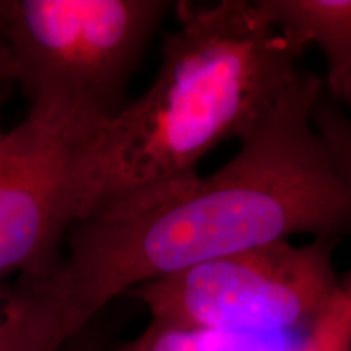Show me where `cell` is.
Wrapping results in <instances>:
<instances>
[{
    "instance_id": "cell-1",
    "label": "cell",
    "mask_w": 351,
    "mask_h": 351,
    "mask_svg": "<svg viewBox=\"0 0 351 351\" xmlns=\"http://www.w3.org/2000/svg\"><path fill=\"white\" fill-rule=\"evenodd\" d=\"M322 93V80L301 70L213 174L150 207L70 228L67 257L46 282L73 333L116 298L202 262L300 234L351 236V184L313 122Z\"/></svg>"
},
{
    "instance_id": "cell-10",
    "label": "cell",
    "mask_w": 351,
    "mask_h": 351,
    "mask_svg": "<svg viewBox=\"0 0 351 351\" xmlns=\"http://www.w3.org/2000/svg\"><path fill=\"white\" fill-rule=\"evenodd\" d=\"M313 122L337 169L351 184V116L324 90L314 108Z\"/></svg>"
},
{
    "instance_id": "cell-13",
    "label": "cell",
    "mask_w": 351,
    "mask_h": 351,
    "mask_svg": "<svg viewBox=\"0 0 351 351\" xmlns=\"http://www.w3.org/2000/svg\"><path fill=\"white\" fill-rule=\"evenodd\" d=\"M7 2H8V0H0V38H2L3 25H5V15H7Z\"/></svg>"
},
{
    "instance_id": "cell-4",
    "label": "cell",
    "mask_w": 351,
    "mask_h": 351,
    "mask_svg": "<svg viewBox=\"0 0 351 351\" xmlns=\"http://www.w3.org/2000/svg\"><path fill=\"white\" fill-rule=\"evenodd\" d=\"M335 244L314 238L306 244L280 239L254 245L145 283L129 295L158 326L298 335L313 328L340 287Z\"/></svg>"
},
{
    "instance_id": "cell-6",
    "label": "cell",
    "mask_w": 351,
    "mask_h": 351,
    "mask_svg": "<svg viewBox=\"0 0 351 351\" xmlns=\"http://www.w3.org/2000/svg\"><path fill=\"white\" fill-rule=\"evenodd\" d=\"M257 10L301 57L317 46L327 96L351 109V0H254Z\"/></svg>"
},
{
    "instance_id": "cell-9",
    "label": "cell",
    "mask_w": 351,
    "mask_h": 351,
    "mask_svg": "<svg viewBox=\"0 0 351 351\" xmlns=\"http://www.w3.org/2000/svg\"><path fill=\"white\" fill-rule=\"evenodd\" d=\"M301 351H351V269L324 314L307 332Z\"/></svg>"
},
{
    "instance_id": "cell-12",
    "label": "cell",
    "mask_w": 351,
    "mask_h": 351,
    "mask_svg": "<svg viewBox=\"0 0 351 351\" xmlns=\"http://www.w3.org/2000/svg\"><path fill=\"white\" fill-rule=\"evenodd\" d=\"M12 83H15V70H13V62L7 44L0 38V103H2L3 91ZM3 134H5V130H2V127H0V137Z\"/></svg>"
},
{
    "instance_id": "cell-11",
    "label": "cell",
    "mask_w": 351,
    "mask_h": 351,
    "mask_svg": "<svg viewBox=\"0 0 351 351\" xmlns=\"http://www.w3.org/2000/svg\"><path fill=\"white\" fill-rule=\"evenodd\" d=\"M64 351H103V340H101V332L95 330L93 322L77 335L70 343L65 346Z\"/></svg>"
},
{
    "instance_id": "cell-8",
    "label": "cell",
    "mask_w": 351,
    "mask_h": 351,
    "mask_svg": "<svg viewBox=\"0 0 351 351\" xmlns=\"http://www.w3.org/2000/svg\"><path fill=\"white\" fill-rule=\"evenodd\" d=\"M306 335L307 332L298 335H251L150 322L121 351H301Z\"/></svg>"
},
{
    "instance_id": "cell-5",
    "label": "cell",
    "mask_w": 351,
    "mask_h": 351,
    "mask_svg": "<svg viewBox=\"0 0 351 351\" xmlns=\"http://www.w3.org/2000/svg\"><path fill=\"white\" fill-rule=\"evenodd\" d=\"M101 121L67 108L29 109L0 137V291L7 280L46 278L80 219L82 163Z\"/></svg>"
},
{
    "instance_id": "cell-3",
    "label": "cell",
    "mask_w": 351,
    "mask_h": 351,
    "mask_svg": "<svg viewBox=\"0 0 351 351\" xmlns=\"http://www.w3.org/2000/svg\"><path fill=\"white\" fill-rule=\"evenodd\" d=\"M168 0H8L2 39L32 109L116 116Z\"/></svg>"
},
{
    "instance_id": "cell-2",
    "label": "cell",
    "mask_w": 351,
    "mask_h": 351,
    "mask_svg": "<svg viewBox=\"0 0 351 351\" xmlns=\"http://www.w3.org/2000/svg\"><path fill=\"white\" fill-rule=\"evenodd\" d=\"M155 80L101 121L82 163L80 219L117 217L195 181L219 143L241 138L278 103L300 56L247 0L176 2Z\"/></svg>"
},
{
    "instance_id": "cell-7",
    "label": "cell",
    "mask_w": 351,
    "mask_h": 351,
    "mask_svg": "<svg viewBox=\"0 0 351 351\" xmlns=\"http://www.w3.org/2000/svg\"><path fill=\"white\" fill-rule=\"evenodd\" d=\"M75 337L46 278L0 291V351H64Z\"/></svg>"
}]
</instances>
